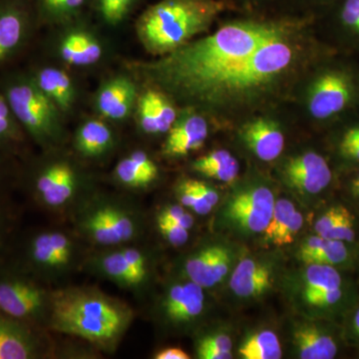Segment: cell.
<instances>
[{"label":"cell","instance_id":"cell-6","mask_svg":"<svg viewBox=\"0 0 359 359\" xmlns=\"http://www.w3.org/2000/svg\"><path fill=\"white\" fill-rule=\"evenodd\" d=\"M50 308L51 294L35 276L0 263V313L39 327Z\"/></svg>","mask_w":359,"mask_h":359},{"label":"cell","instance_id":"cell-18","mask_svg":"<svg viewBox=\"0 0 359 359\" xmlns=\"http://www.w3.org/2000/svg\"><path fill=\"white\" fill-rule=\"evenodd\" d=\"M204 287L189 280L172 285L163 297L162 311L174 325L189 323L199 318L204 311Z\"/></svg>","mask_w":359,"mask_h":359},{"label":"cell","instance_id":"cell-49","mask_svg":"<svg viewBox=\"0 0 359 359\" xmlns=\"http://www.w3.org/2000/svg\"><path fill=\"white\" fill-rule=\"evenodd\" d=\"M231 348H233V342L230 337L226 334H211L200 340L197 351L215 349V351H231Z\"/></svg>","mask_w":359,"mask_h":359},{"label":"cell","instance_id":"cell-33","mask_svg":"<svg viewBox=\"0 0 359 359\" xmlns=\"http://www.w3.org/2000/svg\"><path fill=\"white\" fill-rule=\"evenodd\" d=\"M99 268L104 275L125 287H136L142 283L125 259L121 250L101 257L99 259Z\"/></svg>","mask_w":359,"mask_h":359},{"label":"cell","instance_id":"cell-35","mask_svg":"<svg viewBox=\"0 0 359 359\" xmlns=\"http://www.w3.org/2000/svg\"><path fill=\"white\" fill-rule=\"evenodd\" d=\"M294 211V205L290 200L280 199L276 201L273 216H271L269 226H266V231H264L266 238L273 242V244H275L276 241L285 230V226L289 223L290 217Z\"/></svg>","mask_w":359,"mask_h":359},{"label":"cell","instance_id":"cell-20","mask_svg":"<svg viewBox=\"0 0 359 359\" xmlns=\"http://www.w3.org/2000/svg\"><path fill=\"white\" fill-rule=\"evenodd\" d=\"M334 155L344 165L359 166V109L325 130Z\"/></svg>","mask_w":359,"mask_h":359},{"label":"cell","instance_id":"cell-22","mask_svg":"<svg viewBox=\"0 0 359 359\" xmlns=\"http://www.w3.org/2000/svg\"><path fill=\"white\" fill-rule=\"evenodd\" d=\"M39 89L57 106L61 112L72 107L75 100V89L67 73L57 68L35 67L27 71Z\"/></svg>","mask_w":359,"mask_h":359},{"label":"cell","instance_id":"cell-40","mask_svg":"<svg viewBox=\"0 0 359 359\" xmlns=\"http://www.w3.org/2000/svg\"><path fill=\"white\" fill-rule=\"evenodd\" d=\"M112 223L121 235L123 242L132 240L136 236L137 224L133 217L119 208L108 205Z\"/></svg>","mask_w":359,"mask_h":359},{"label":"cell","instance_id":"cell-8","mask_svg":"<svg viewBox=\"0 0 359 359\" xmlns=\"http://www.w3.org/2000/svg\"><path fill=\"white\" fill-rule=\"evenodd\" d=\"M280 160L276 172L280 180L302 195H318L327 189L334 180L330 162L313 149L283 156Z\"/></svg>","mask_w":359,"mask_h":359},{"label":"cell","instance_id":"cell-26","mask_svg":"<svg viewBox=\"0 0 359 359\" xmlns=\"http://www.w3.org/2000/svg\"><path fill=\"white\" fill-rule=\"evenodd\" d=\"M294 342L299 358L304 359H332L337 356L334 339L313 325H304L294 332Z\"/></svg>","mask_w":359,"mask_h":359},{"label":"cell","instance_id":"cell-27","mask_svg":"<svg viewBox=\"0 0 359 359\" xmlns=\"http://www.w3.org/2000/svg\"><path fill=\"white\" fill-rule=\"evenodd\" d=\"M113 133L109 127L100 120H89L80 126L75 136V147L85 157L103 155L112 146Z\"/></svg>","mask_w":359,"mask_h":359},{"label":"cell","instance_id":"cell-3","mask_svg":"<svg viewBox=\"0 0 359 359\" xmlns=\"http://www.w3.org/2000/svg\"><path fill=\"white\" fill-rule=\"evenodd\" d=\"M230 11L224 0H159L141 14L136 32L146 50L160 57L211 32Z\"/></svg>","mask_w":359,"mask_h":359},{"label":"cell","instance_id":"cell-7","mask_svg":"<svg viewBox=\"0 0 359 359\" xmlns=\"http://www.w3.org/2000/svg\"><path fill=\"white\" fill-rule=\"evenodd\" d=\"M275 195L264 182L252 179L238 188L226 203L224 215L233 226L247 233H262L269 226Z\"/></svg>","mask_w":359,"mask_h":359},{"label":"cell","instance_id":"cell-14","mask_svg":"<svg viewBox=\"0 0 359 359\" xmlns=\"http://www.w3.org/2000/svg\"><path fill=\"white\" fill-rule=\"evenodd\" d=\"M48 323L57 332L75 335L105 347L113 346L128 327L119 323L86 318L81 314L59 311H50Z\"/></svg>","mask_w":359,"mask_h":359},{"label":"cell","instance_id":"cell-41","mask_svg":"<svg viewBox=\"0 0 359 359\" xmlns=\"http://www.w3.org/2000/svg\"><path fill=\"white\" fill-rule=\"evenodd\" d=\"M231 11L268 13L280 11L282 0H224Z\"/></svg>","mask_w":359,"mask_h":359},{"label":"cell","instance_id":"cell-12","mask_svg":"<svg viewBox=\"0 0 359 359\" xmlns=\"http://www.w3.org/2000/svg\"><path fill=\"white\" fill-rule=\"evenodd\" d=\"M76 174L65 162L36 167L26 175V186L33 198L47 207L66 204L76 190Z\"/></svg>","mask_w":359,"mask_h":359},{"label":"cell","instance_id":"cell-9","mask_svg":"<svg viewBox=\"0 0 359 359\" xmlns=\"http://www.w3.org/2000/svg\"><path fill=\"white\" fill-rule=\"evenodd\" d=\"M50 311L81 314L86 318L110 321L126 327L133 316L126 304L103 292L90 289H69L55 295L51 294Z\"/></svg>","mask_w":359,"mask_h":359},{"label":"cell","instance_id":"cell-31","mask_svg":"<svg viewBox=\"0 0 359 359\" xmlns=\"http://www.w3.org/2000/svg\"><path fill=\"white\" fill-rule=\"evenodd\" d=\"M238 353L245 359H280L283 355L280 340L271 330H262L252 334L245 340Z\"/></svg>","mask_w":359,"mask_h":359},{"label":"cell","instance_id":"cell-28","mask_svg":"<svg viewBox=\"0 0 359 359\" xmlns=\"http://www.w3.org/2000/svg\"><path fill=\"white\" fill-rule=\"evenodd\" d=\"M27 139L6 96L0 91V153L13 157L20 154Z\"/></svg>","mask_w":359,"mask_h":359},{"label":"cell","instance_id":"cell-32","mask_svg":"<svg viewBox=\"0 0 359 359\" xmlns=\"http://www.w3.org/2000/svg\"><path fill=\"white\" fill-rule=\"evenodd\" d=\"M39 18L50 21L73 20L81 13L87 0H32Z\"/></svg>","mask_w":359,"mask_h":359},{"label":"cell","instance_id":"cell-5","mask_svg":"<svg viewBox=\"0 0 359 359\" xmlns=\"http://www.w3.org/2000/svg\"><path fill=\"white\" fill-rule=\"evenodd\" d=\"M297 122L289 104L261 111L233 125L231 130L241 147L263 163L280 160L290 126Z\"/></svg>","mask_w":359,"mask_h":359},{"label":"cell","instance_id":"cell-55","mask_svg":"<svg viewBox=\"0 0 359 359\" xmlns=\"http://www.w3.org/2000/svg\"><path fill=\"white\" fill-rule=\"evenodd\" d=\"M197 353L201 359H231L233 358L231 351H215V349L197 351Z\"/></svg>","mask_w":359,"mask_h":359},{"label":"cell","instance_id":"cell-54","mask_svg":"<svg viewBox=\"0 0 359 359\" xmlns=\"http://www.w3.org/2000/svg\"><path fill=\"white\" fill-rule=\"evenodd\" d=\"M156 359H189L190 355L178 347H170L156 353Z\"/></svg>","mask_w":359,"mask_h":359},{"label":"cell","instance_id":"cell-30","mask_svg":"<svg viewBox=\"0 0 359 359\" xmlns=\"http://www.w3.org/2000/svg\"><path fill=\"white\" fill-rule=\"evenodd\" d=\"M304 275V299L306 301L327 290L341 287V278L334 266L308 264Z\"/></svg>","mask_w":359,"mask_h":359},{"label":"cell","instance_id":"cell-23","mask_svg":"<svg viewBox=\"0 0 359 359\" xmlns=\"http://www.w3.org/2000/svg\"><path fill=\"white\" fill-rule=\"evenodd\" d=\"M61 58L68 65L89 66L102 57V45L84 30H73L63 37L59 46Z\"/></svg>","mask_w":359,"mask_h":359},{"label":"cell","instance_id":"cell-53","mask_svg":"<svg viewBox=\"0 0 359 359\" xmlns=\"http://www.w3.org/2000/svg\"><path fill=\"white\" fill-rule=\"evenodd\" d=\"M185 212V210H184V208L181 207V205H169V207L164 208V209L160 212L157 219L175 223V222L178 221V219L183 216Z\"/></svg>","mask_w":359,"mask_h":359},{"label":"cell","instance_id":"cell-21","mask_svg":"<svg viewBox=\"0 0 359 359\" xmlns=\"http://www.w3.org/2000/svg\"><path fill=\"white\" fill-rule=\"evenodd\" d=\"M273 282V271L268 264L252 259H245L236 266L230 287L238 297L252 299L268 292Z\"/></svg>","mask_w":359,"mask_h":359},{"label":"cell","instance_id":"cell-37","mask_svg":"<svg viewBox=\"0 0 359 359\" xmlns=\"http://www.w3.org/2000/svg\"><path fill=\"white\" fill-rule=\"evenodd\" d=\"M137 0H96L97 11L102 20L116 25L128 15Z\"/></svg>","mask_w":359,"mask_h":359},{"label":"cell","instance_id":"cell-44","mask_svg":"<svg viewBox=\"0 0 359 359\" xmlns=\"http://www.w3.org/2000/svg\"><path fill=\"white\" fill-rule=\"evenodd\" d=\"M48 235L61 264L65 266L69 264L73 256V244L70 238L58 231H48Z\"/></svg>","mask_w":359,"mask_h":359},{"label":"cell","instance_id":"cell-2","mask_svg":"<svg viewBox=\"0 0 359 359\" xmlns=\"http://www.w3.org/2000/svg\"><path fill=\"white\" fill-rule=\"evenodd\" d=\"M289 105L297 122L320 131L359 109V57L328 50L302 75Z\"/></svg>","mask_w":359,"mask_h":359},{"label":"cell","instance_id":"cell-1","mask_svg":"<svg viewBox=\"0 0 359 359\" xmlns=\"http://www.w3.org/2000/svg\"><path fill=\"white\" fill-rule=\"evenodd\" d=\"M330 49L313 18L230 11L211 32L137 68L180 109L199 111L212 125L231 128L290 104L302 75Z\"/></svg>","mask_w":359,"mask_h":359},{"label":"cell","instance_id":"cell-43","mask_svg":"<svg viewBox=\"0 0 359 359\" xmlns=\"http://www.w3.org/2000/svg\"><path fill=\"white\" fill-rule=\"evenodd\" d=\"M158 228L163 237L174 247H181L185 245L189 238V231L182 228L179 224L171 222L161 221L157 219Z\"/></svg>","mask_w":359,"mask_h":359},{"label":"cell","instance_id":"cell-39","mask_svg":"<svg viewBox=\"0 0 359 359\" xmlns=\"http://www.w3.org/2000/svg\"><path fill=\"white\" fill-rule=\"evenodd\" d=\"M348 257V250L344 242L337 240H327V245L318 256L313 257L308 264H318L335 266L344 263Z\"/></svg>","mask_w":359,"mask_h":359},{"label":"cell","instance_id":"cell-17","mask_svg":"<svg viewBox=\"0 0 359 359\" xmlns=\"http://www.w3.org/2000/svg\"><path fill=\"white\" fill-rule=\"evenodd\" d=\"M233 254L223 245H209L195 252L186 262L189 280L207 289L218 285L230 271Z\"/></svg>","mask_w":359,"mask_h":359},{"label":"cell","instance_id":"cell-42","mask_svg":"<svg viewBox=\"0 0 359 359\" xmlns=\"http://www.w3.org/2000/svg\"><path fill=\"white\" fill-rule=\"evenodd\" d=\"M321 237L327 240H337L341 242L353 241L355 233H354L353 217L351 216V212L347 211L342 218Z\"/></svg>","mask_w":359,"mask_h":359},{"label":"cell","instance_id":"cell-24","mask_svg":"<svg viewBox=\"0 0 359 359\" xmlns=\"http://www.w3.org/2000/svg\"><path fill=\"white\" fill-rule=\"evenodd\" d=\"M192 169L205 178L231 184L240 175V163L230 151L217 149L197 158L192 163Z\"/></svg>","mask_w":359,"mask_h":359},{"label":"cell","instance_id":"cell-29","mask_svg":"<svg viewBox=\"0 0 359 359\" xmlns=\"http://www.w3.org/2000/svg\"><path fill=\"white\" fill-rule=\"evenodd\" d=\"M83 228L97 244L112 245L123 243L121 235L111 221L108 205L90 212L84 219Z\"/></svg>","mask_w":359,"mask_h":359},{"label":"cell","instance_id":"cell-51","mask_svg":"<svg viewBox=\"0 0 359 359\" xmlns=\"http://www.w3.org/2000/svg\"><path fill=\"white\" fill-rule=\"evenodd\" d=\"M13 156L0 153V196L6 194L7 186L13 178Z\"/></svg>","mask_w":359,"mask_h":359},{"label":"cell","instance_id":"cell-11","mask_svg":"<svg viewBox=\"0 0 359 359\" xmlns=\"http://www.w3.org/2000/svg\"><path fill=\"white\" fill-rule=\"evenodd\" d=\"M35 18L32 0H0V69L25 48Z\"/></svg>","mask_w":359,"mask_h":359},{"label":"cell","instance_id":"cell-16","mask_svg":"<svg viewBox=\"0 0 359 359\" xmlns=\"http://www.w3.org/2000/svg\"><path fill=\"white\" fill-rule=\"evenodd\" d=\"M138 120L151 135L167 134L176 122L180 108L162 90L151 86L138 96Z\"/></svg>","mask_w":359,"mask_h":359},{"label":"cell","instance_id":"cell-47","mask_svg":"<svg viewBox=\"0 0 359 359\" xmlns=\"http://www.w3.org/2000/svg\"><path fill=\"white\" fill-rule=\"evenodd\" d=\"M121 252L134 273L139 276L142 282H144L148 273L147 261H146L145 256L142 254L140 250L132 249V248H126Z\"/></svg>","mask_w":359,"mask_h":359},{"label":"cell","instance_id":"cell-38","mask_svg":"<svg viewBox=\"0 0 359 359\" xmlns=\"http://www.w3.org/2000/svg\"><path fill=\"white\" fill-rule=\"evenodd\" d=\"M176 194L182 205L192 209L197 214L207 215L212 211V205L191 186L189 179L180 181L177 186Z\"/></svg>","mask_w":359,"mask_h":359},{"label":"cell","instance_id":"cell-57","mask_svg":"<svg viewBox=\"0 0 359 359\" xmlns=\"http://www.w3.org/2000/svg\"><path fill=\"white\" fill-rule=\"evenodd\" d=\"M353 328L356 335L359 337V309L356 311L353 318Z\"/></svg>","mask_w":359,"mask_h":359},{"label":"cell","instance_id":"cell-10","mask_svg":"<svg viewBox=\"0 0 359 359\" xmlns=\"http://www.w3.org/2000/svg\"><path fill=\"white\" fill-rule=\"evenodd\" d=\"M314 26L330 48L359 57V0H335Z\"/></svg>","mask_w":359,"mask_h":359},{"label":"cell","instance_id":"cell-13","mask_svg":"<svg viewBox=\"0 0 359 359\" xmlns=\"http://www.w3.org/2000/svg\"><path fill=\"white\" fill-rule=\"evenodd\" d=\"M212 123L199 111L183 108L167 133L163 154L168 158L184 157L200 150L209 138Z\"/></svg>","mask_w":359,"mask_h":359},{"label":"cell","instance_id":"cell-15","mask_svg":"<svg viewBox=\"0 0 359 359\" xmlns=\"http://www.w3.org/2000/svg\"><path fill=\"white\" fill-rule=\"evenodd\" d=\"M42 354L39 327L0 313V359H35Z\"/></svg>","mask_w":359,"mask_h":359},{"label":"cell","instance_id":"cell-19","mask_svg":"<svg viewBox=\"0 0 359 359\" xmlns=\"http://www.w3.org/2000/svg\"><path fill=\"white\" fill-rule=\"evenodd\" d=\"M138 98L134 82L128 77L117 76L108 80L99 89L96 106L103 117L123 120L128 117Z\"/></svg>","mask_w":359,"mask_h":359},{"label":"cell","instance_id":"cell-50","mask_svg":"<svg viewBox=\"0 0 359 359\" xmlns=\"http://www.w3.org/2000/svg\"><path fill=\"white\" fill-rule=\"evenodd\" d=\"M342 297L341 287H337L323 292V294L316 295L308 299L306 302L311 306H318V308H323V306H334Z\"/></svg>","mask_w":359,"mask_h":359},{"label":"cell","instance_id":"cell-48","mask_svg":"<svg viewBox=\"0 0 359 359\" xmlns=\"http://www.w3.org/2000/svg\"><path fill=\"white\" fill-rule=\"evenodd\" d=\"M327 238L320 237V236H313L309 238L299 248V257L304 263L306 264L313 257L318 256L327 245Z\"/></svg>","mask_w":359,"mask_h":359},{"label":"cell","instance_id":"cell-4","mask_svg":"<svg viewBox=\"0 0 359 359\" xmlns=\"http://www.w3.org/2000/svg\"><path fill=\"white\" fill-rule=\"evenodd\" d=\"M0 91L28 138L45 148L58 140L61 111L39 89L27 71H6L0 77Z\"/></svg>","mask_w":359,"mask_h":359},{"label":"cell","instance_id":"cell-46","mask_svg":"<svg viewBox=\"0 0 359 359\" xmlns=\"http://www.w3.org/2000/svg\"><path fill=\"white\" fill-rule=\"evenodd\" d=\"M302 224H304V217H302L301 212L295 210L285 230L276 241L275 245L282 247V245L292 244L294 241L295 236L302 230Z\"/></svg>","mask_w":359,"mask_h":359},{"label":"cell","instance_id":"cell-52","mask_svg":"<svg viewBox=\"0 0 359 359\" xmlns=\"http://www.w3.org/2000/svg\"><path fill=\"white\" fill-rule=\"evenodd\" d=\"M189 181H190L191 186H192L212 207H215V205L218 204L219 200V193L217 192L212 186H210L209 184L205 183V182L199 181V180L189 179Z\"/></svg>","mask_w":359,"mask_h":359},{"label":"cell","instance_id":"cell-56","mask_svg":"<svg viewBox=\"0 0 359 359\" xmlns=\"http://www.w3.org/2000/svg\"><path fill=\"white\" fill-rule=\"evenodd\" d=\"M351 191L353 195L359 198V169L358 173L353 177L351 182Z\"/></svg>","mask_w":359,"mask_h":359},{"label":"cell","instance_id":"cell-25","mask_svg":"<svg viewBox=\"0 0 359 359\" xmlns=\"http://www.w3.org/2000/svg\"><path fill=\"white\" fill-rule=\"evenodd\" d=\"M115 174L124 185L142 188L158 178L159 168L146 153L137 151L119 162Z\"/></svg>","mask_w":359,"mask_h":359},{"label":"cell","instance_id":"cell-45","mask_svg":"<svg viewBox=\"0 0 359 359\" xmlns=\"http://www.w3.org/2000/svg\"><path fill=\"white\" fill-rule=\"evenodd\" d=\"M348 210L346 208L342 207V205L330 208L316 221V226H314V230H316V233L320 236V237L325 235L327 231H330L342 218V216Z\"/></svg>","mask_w":359,"mask_h":359},{"label":"cell","instance_id":"cell-34","mask_svg":"<svg viewBox=\"0 0 359 359\" xmlns=\"http://www.w3.org/2000/svg\"><path fill=\"white\" fill-rule=\"evenodd\" d=\"M0 196V263L4 261L16 230V214L13 207Z\"/></svg>","mask_w":359,"mask_h":359},{"label":"cell","instance_id":"cell-36","mask_svg":"<svg viewBox=\"0 0 359 359\" xmlns=\"http://www.w3.org/2000/svg\"><path fill=\"white\" fill-rule=\"evenodd\" d=\"M334 1L335 0H282L280 11L316 20Z\"/></svg>","mask_w":359,"mask_h":359}]
</instances>
